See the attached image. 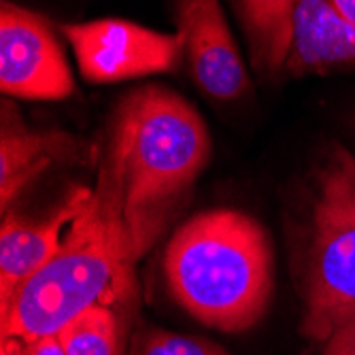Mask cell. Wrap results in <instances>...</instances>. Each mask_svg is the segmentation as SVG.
<instances>
[{"instance_id":"obj_1","label":"cell","mask_w":355,"mask_h":355,"mask_svg":"<svg viewBox=\"0 0 355 355\" xmlns=\"http://www.w3.org/2000/svg\"><path fill=\"white\" fill-rule=\"evenodd\" d=\"M139 257L123 217L119 183L101 162L98 185L71 223L58 253L9 306L0 309L3 338L19 336L32 343L55 336L75 315L94 304L130 309Z\"/></svg>"},{"instance_id":"obj_2","label":"cell","mask_w":355,"mask_h":355,"mask_svg":"<svg viewBox=\"0 0 355 355\" xmlns=\"http://www.w3.org/2000/svg\"><path fill=\"white\" fill-rule=\"evenodd\" d=\"M209 157L207 123L175 89L145 85L117 103L101 162L119 183L123 217L139 255L162 234L173 205Z\"/></svg>"},{"instance_id":"obj_3","label":"cell","mask_w":355,"mask_h":355,"mask_svg":"<svg viewBox=\"0 0 355 355\" xmlns=\"http://www.w3.org/2000/svg\"><path fill=\"white\" fill-rule=\"evenodd\" d=\"M164 272L175 300L193 319L221 332H245L270 304V239L243 211H205L171 236Z\"/></svg>"},{"instance_id":"obj_4","label":"cell","mask_w":355,"mask_h":355,"mask_svg":"<svg viewBox=\"0 0 355 355\" xmlns=\"http://www.w3.org/2000/svg\"><path fill=\"white\" fill-rule=\"evenodd\" d=\"M355 319V157L334 145L317 177L304 336L326 343Z\"/></svg>"},{"instance_id":"obj_5","label":"cell","mask_w":355,"mask_h":355,"mask_svg":"<svg viewBox=\"0 0 355 355\" xmlns=\"http://www.w3.org/2000/svg\"><path fill=\"white\" fill-rule=\"evenodd\" d=\"M60 32L73 47L79 71L89 83H119L173 73L183 60L179 32H157L125 19L62 24Z\"/></svg>"},{"instance_id":"obj_6","label":"cell","mask_w":355,"mask_h":355,"mask_svg":"<svg viewBox=\"0 0 355 355\" xmlns=\"http://www.w3.org/2000/svg\"><path fill=\"white\" fill-rule=\"evenodd\" d=\"M0 89L28 101H64L75 92L49 19L7 0L0 7Z\"/></svg>"},{"instance_id":"obj_7","label":"cell","mask_w":355,"mask_h":355,"mask_svg":"<svg viewBox=\"0 0 355 355\" xmlns=\"http://www.w3.org/2000/svg\"><path fill=\"white\" fill-rule=\"evenodd\" d=\"M183 58L196 85L215 101L230 103L249 89L243 58L219 0H173Z\"/></svg>"},{"instance_id":"obj_8","label":"cell","mask_w":355,"mask_h":355,"mask_svg":"<svg viewBox=\"0 0 355 355\" xmlns=\"http://www.w3.org/2000/svg\"><path fill=\"white\" fill-rule=\"evenodd\" d=\"M92 193L87 185H73L62 202L43 217L5 213L0 228V309L9 306L19 289L58 253Z\"/></svg>"},{"instance_id":"obj_9","label":"cell","mask_w":355,"mask_h":355,"mask_svg":"<svg viewBox=\"0 0 355 355\" xmlns=\"http://www.w3.org/2000/svg\"><path fill=\"white\" fill-rule=\"evenodd\" d=\"M85 145L62 130L28 128L17 109L5 101L0 121V209L3 215L19 193L47 168L62 162H83Z\"/></svg>"},{"instance_id":"obj_10","label":"cell","mask_w":355,"mask_h":355,"mask_svg":"<svg viewBox=\"0 0 355 355\" xmlns=\"http://www.w3.org/2000/svg\"><path fill=\"white\" fill-rule=\"evenodd\" d=\"M355 67V26L332 0H298L283 73L326 75Z\"/></svg>"},{"instance_id":"obj_11","label":"cell","mask_w":355,"mask_h":355,"mask_svg":"<svg viewBox=\"0 0 355 355\" xmlns=\"http://www.w3.org/2000/svg\"><path fill=\"white\" fill-rule=\"evenodd\" d=\"M251 47L253 67L266 77L283 73L298 0H234Z\"/></svg>"},{"instance_id":"obj_12","label":"cell","mask_w":355,"mask_h":355,"mask_svg":"<svg viewBox=\"0 0 355 355\" xmlns=\"http://www.w3.org/2000/svg\"><path fill=\"white\" fill-rule=\"evenodd\" d=\"M128 306L94 304L75 315L55 336L67 355H123Z\"/></svg>"},{"instance_id":"obj_13","label":"cell","mask_w":355,"mask_h":355,"mask_svg":"<svg viewBox=\"0 0 355 355\" xmlns=\"http://www.w3.org/2000/svg\"><path fill=\"white\" fill-rule=\"evenodd\" d=\"M130 355H230L219 345L171 330H143L135 336Z\"/></svg>"},{"instance_id":"obj_14","label":"cell","mask_w":355,"mask_h":355,"mask_svg":"<svg viewBox=\"0 0 355 355\" xmlns=\"http://www.w3.org/2000/svg\"><path fill=\"white\" fill-rule=\"evenodd\" d=\"M324 345V355H355V319L338 328Z\"/></svg>"},{"instance_id":"obj_15","label":"cell","mask_w":355,"mask_h":355,"mask_svg":"<svg viewBox=\"0 0 355 355\" xmlns=\"http://www.w3.org/2000/svg\"><path fill=\"white\" fill-rule=\"evenodd\" d=\"M28 351L30 355H67L58 340V336H43L28 343Z\"/></svg>"},{"instance_id":"obj_16","label":"cell","mask_w":355,"mask_h":355,"mask_svg":"<svg viewBox=\"0 0 355 355\" xmlns=\"http://www.w3.org/2000/svg\"><path fill=\"white\" fill-rule=\"evenodd\" d=\"M0 355H30L28 343L19 336H9L0 343Z\"/></svg>"},{"instance_id":"obj_17","label":"cell","mask_w":355,"mask_h":355,"mask_svg":"<svg viewBox=\"0 0 355 355\" xmlns=\"http://www.w3.org/2000/svg\"><path fill=\"white\" fill-rule=\"evenodd\" d=\"M332 3L343 13V17L355 26V0H332Z\"/></svg>"}]
</instances>
